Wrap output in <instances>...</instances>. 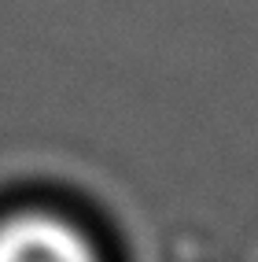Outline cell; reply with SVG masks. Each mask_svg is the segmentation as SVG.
<instances>
[{"label": "cell", "mask_w": 258, "mask_h": 262, "mask_svg": "<svg viewBox=\"0 0 258 262\" xmlns=\"http://www.w3.org/2000/svg\"><path fill=\"white\" fill-rule=\"evenodd\" d=\"M0 262H103L96 240L56 211L0 218Z\"/></svg>", "instance_id": "obj_1"}]
</instances>
